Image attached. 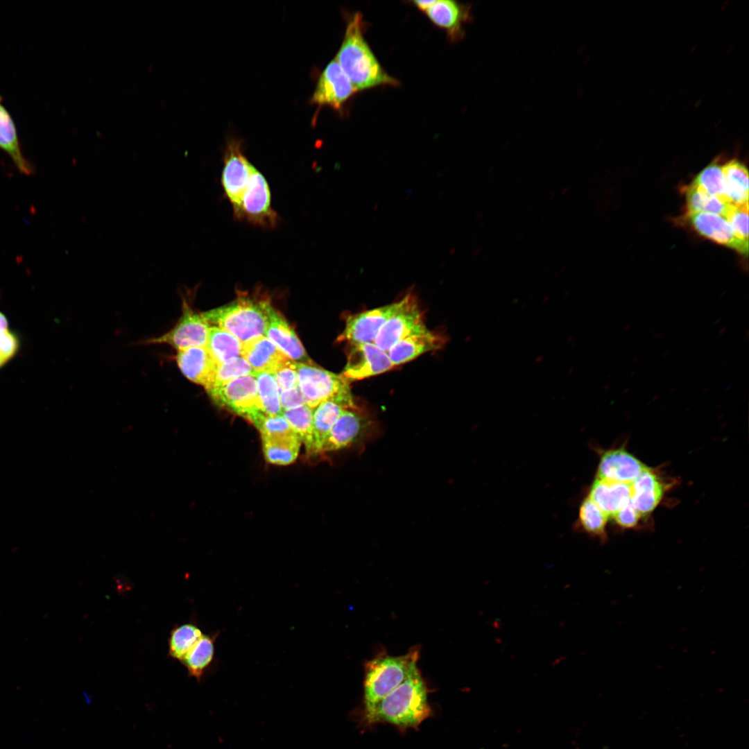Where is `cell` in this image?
<instances>
[{"label": "cell", "mask_w": 749, "mask_h": 749, "mask_svg": "<svg viewBox=\"0 0 749 749\" xmlns=\"http://www.w3.org/2000/svg\"><path fill=\"white\" fill-rule=\"evenodd\" d=\"M431 714L427 687L417 669L364 716L370 724L386 723L406 729L417 728Z\"/></svg>", "instance_id": "1"}, {"label": "cell", "mask_w": 749, "mask_h": 749, "mask_svg": "<svg viewBox=\"0 0 749 749\" xmlns=\"http://www.w3.org/2000/svg\"><path fill=\"white\" fill-rule=\"evenodd\" d=\"M335 58L356 91L398 84L397 80L382 69L365 40L362 16L359 12L348 21L343 43Z\"/></svg>", "instance_id": "2"}, {"label": "cell", "mask_w": 749, "mask_h": 749, "mask_svg": "<svg viewBox=\"0 0 749 749\" xmlns=\"http://www.w3.org/2000/svg\"><path fill=\"white\" fill-rule=\"evenodd\" d=\"M272 307L268 300L242 296L200 314L210 326L227 331L243 344L264 336Z\"/></svg>", "instance_id": "3"}, {"label": "cell", "mask_w": 749, "mask_h": 749, "mask_svg": "<svg viewBox=\"0 0 749 749\" xmlns=\"http://www.w3.org/2000/svg\"><path fill=\"white\" fill-rule=\"evenodd\" d=\"M420 649L411 648L406 654L377 655L365 664L363 681L364 714L393 691L417 668Z\"/></svg>", "instance_id": "4"}, {"label": "cell", "mask_w": 749, "mask_h": 749, "mask_svg": "<svg viewBox=\"0 0 749 749\" xmlns=\"http://www.w3.org/2000/svg\"><path fill=\"white\" fill-rule=\"evenodd\" d=\"M255 375L241 377L213 386L207 391L217 405L232 411L255 425L268 416L261 406Z\"/></svg>", "instance_id": "5"}, {"label": "cell", "mask_w": 749, "mask_h": 749, "mask_svg": "<svg viewBox=\"0 0 749 749\" xmlns=\"http://www.w3.org/2000/svg\"><path fill=\"white\" fill-rule=\"evenodd\" d=\"M255 427L260 432L264 455L268 463L287 465L296 460L302 442L283 415L266 416Z\"/></svg>", "instance_id": "6"}, {"label": "cell", "mask_w": 749, "mask_h": 749, "mask_svg": "<svg viewBox=\"0 0 749 749\" xmlns=\"http://www.w3.org/2000/svg\"><path fill=\"white\" fill-rule=\"evenodd\" d=\"M296 365L298 386L311 408L328 399L352 394L350 383L341 374L311 364L297 363Z\"/></svg>", "instance_id": "7"}, {"label": "cell", "mask_w": 749, "mask_h": 749, "mask_svg": "<svg viewBox=\"0 0 749 749\" xmlns=\"http://www.w3.org/2000/svg\"><path fill=\"white\" fill-rule=\"evenodd\" d=\"M234 216L263 227L277 225L278 216L271 206V195L268 184L257 168L239 205L233 209Z\"/></svg>", "instance_id": "8"}, {"label": "cell", "mask_w": 749, "mask_h": 749, "mask_svg": "<svg viewBox=\"0 0 749 749\" xmlns=\"http://www.w3.org/2000/svg\"><path fill=\"white\" fill-rule=\"evenodd\" d=\"M429 331L416 300L408 295L399 301L398 308L381 327L374 343L388 352L400 340L411 335Z\"/></svg>", "instance_id": "9"}, {"label": "cell", "mask_w": 749, "mask_h": 749, "mask_svg": "<svg viewBox=\"0 0 749 749\" xmlns=\"http://www.w3.org/2000/svg\"><path fill=\"white\" fill-rule=\"evenodd\" d=\"M255 169L245 156L241 141L237 139L228 140L224 153L221 184L232 209L239 205Z\"/></svg>", "instance_id": "10"}, {"label": "cell", "mask_w": 749, "mask_h": 749, "mask_svg": "<svg viewBox=\"0 0 749 749\" xmlns=\"http://www.w3.org/2000/svg\"><path fill=\"white\" fill-rule=\"evenodd\" d=\"M201 314L194 312L185 302L182 315L176 325L163 335L147 341L151 344H168L182 350L193 347H206L210 329Z\"/></svg>", "instance_id": "11"}, {"label": "cell", "mask_w": 749, "mask_h": 749, "mask_svg": "<svg viewBox=\"0 0 749 749\" xmlns=\"http://www.w3.org/2000/svg\"><path fill=\"white\" fill-rule=\"evenodd\" d=\"M394 368L388 352L374 343L350 345L347 363L341 374L348 382L368 378Z\"/></svg>", "instance_id": "12"}, {"label": "cell", "mask_w": 749, "mask_h": 749, "mask_svg": "<svg viewBox=\"0 0 749 749\" xmlns=\"http://www.w3.org/2000/svg\"><path fill=\"white\" fill-rule=\"evenodd\" d=\"M355 92L348 77L334 58L322 72L311 103L339 110Z\"/></svg>", "instance_id": "13"}, {"label": "cell", "mask_w": 749, "mask_h": 749, "mask_svg": "<svg viewBox=\"0 0 749 749\" xmlns=\"http://www.w3.org/2000/svg\"><path fill=\"white\" fill-rule=\"evenodd\" d=\"M399 305V301L349 316L341 339L350 345L374 343L381 327Z\"/></svg>", "instance_id": "14"}, {"label": "cell", "mask_w": 749, "mask_h": 749, "mask_svg": "<svg viewBox=\"0 0 749 749\" xmlns=\"http://www.w3.org/2000/svg\"><path fill=\"white\" fill-rule=\"evenodd\" d=\"M354 407L352 395L330 398L319 404L313 410L311 436L305 445L307 454H319L324 440L342 412Z\"/></svg>", "instance_id": "15"}, {"label": "cell", "mask_w": 749, "mask_h": 749, "mask_svg": "<svg viewBox=\"0 0 749 749\" xmlns=\"http://www.w3.org/2000/svg\"><path fill=\"white\" fill-rule=\"evenodd\" d=\"M686 216L700 235L748 256V246L735 236L731 225L723 216L707 212L689 213Z\"/></svg>", "instance_id": "16"}, {"label": "cell", "mask_w": 749, "mask_h": 749, "mask_svg": "<svg viewBox=\"0 0 749 749\" xmlns=\"http://www.w3.org/2000/svg\"><path fill=\"white\" fill-rule=\"evenodd\" d=\"M368 420L356 408L345 409L321 447L320 454L342 449L355 443L365 433Z\"/></svg>", "instance_id": "17"}, {"label": "cell", "mask_w": 749, "mask_h": 749, "mask_svg": "<svg viewBox=\"0 0 749 749\" xmlns=\"http://www.w3.org/2000/svg\"><path fill=\"white\" fill-rule=\"evenodd\" d=\"M176 361L181 372L191 381L209 389L214 381L218 363L206 347L179 350Z\"/></svg>", "instance_id": "18"}, {"label": "cell", "mask_w": 749, "mask_h": 749, "mask_svg": "<svg viewBox=\"0 0 749 749\" xmlns=\"http://www.w3.org/2000/svg\"><path fill=\"white\" fill-rule=\"evenodd\" d=\"M648 468L625 449H612L601 456L597 478L631 484Z\"/></svg>", "instance_id": "19"}, {"label": "cell", "mask_w": 749, "mask_h": 749, "mask_svg": "<svg viewBox=\"0 0 749 749\" xmlns=\"http://www.w3.org/2000/svg\"><path fill=\"white\" fill-rule=\"evenodd\" d=\"M264 336L272 341L291 360L296 363L311 364V359L293 329L273 307L269 313Z\"/></svg>", "instance_id": "20"}, {"label": "cell", "mask_w": 749, "mask_h": 749, "mask_svg": "<svg viewBox=\"0 0 749 749\" xmlns=\"http://www.w3.org/2000/svg\"><path fill=\"white\" fill-rule=\"evenodd\" d=\"M425 12L433 24L445 28L454 40L463 36V25L472 18L471 6L451 0L435 1Z\"/></svg>", "instance_id": "21"}, {"label": "cell", "mask_w": 749, "mask_h": 749, "mask_svg": "<svg viewBox=\"0 0 749 749\" xmlns=\"http://www.w3.org/2000/svg\"><path fill=\"white\" fill-rule=\"evenodd\" d=\"M241 356L256 372L272 374L290 359L264 336L243 343Z\"/></svg>", "instance_id": "22"}, {"label": "cell", "mask_w": 749, "mask_h": 749, "mask_svg": "<svg viewBox=\"0 0 749 749\" xmlns=\"http://www.w3.org/2000/svg\"><path fill=\"white\" fill-rule=\"evenodd\" d=\"M630 484L597 478L589 490V498L608 516L630 501Z\"/></svg>", "instance_id": "23"}, {"label": "cell", "mask_w": 749, "mask_h": 749, "mask_svg": "<svg viewBox=\"0 0 749 749\" xmlns=\"http://www.w3.org/2000/svg\"><path fill=\"white\" fill-rule=\"evenodd\" d=\"M442 339L431 331L407 336L393 345L388 354L394 367L441 347Z\"/></svg>", "instance_id": "24"}, {"label": "cell", "mask_w": 749, "mask_h": 749, "mask_svg": "<svg viewBox=\"0 0 749 749\" xmlns=\"http://www.w3.org/2000/svg\"><path fill=\"white\" fill-rule=\"evenodd\" d=\"M2 101L0 95V149L9 155L19 172L32 175L34 167L22 153L15 124Z\"/></svg>", "instance_id": "25"}, {"label": "cell", "mask_w": 749, "mask_h": 749, "mask_svg": "<svg viewBox=\"0 0 749 749\" xmlns=\"http://www.w3.org/2000/svg\"><path fill=\"white\" fill-rule=\"evenodd\" d=\"M630 487V503L641 515L653 511L663 495L662 483L649 468L644 471Z\"/></svg>", "instance_id": "26"}, {"label": "cell", "mask_w": 749, "mask_h": 749, "mask_svg": "<svg viewBox=\"0 0 749 749\" xmlns=\"http://www.w3.org/2000/svg\"><path fill=\"white\" fill-rule=\"evenodd\" d=\"M726 194L730 204L748 206V173L743 163L732 160L722 166Z\"/></svg>", "instance_id": "27"}, {"label": "cell", "mask_w": 749, "mask_h": 749, "mask_svg": "<svg viewBox=\"0 0 749 749\" xmlns=\"http://www.w3.org/2000/svg\"><path fill=\"white\" fill-rule=\"evenodd\" d=\"M217 636L218 633L203 634L181 661L189 675L195 678L198 681L201 680L213 662Z\"/></svg>", "instance_id": "28"}, {"label": "cell", "mask_w": 749, "mask_h": 749, "mask_svg": "<svg viewBox=\"0 0 749 749\" xmlns=\"http://www.w3.org/2000/svg\"><path fill=\"white\" fill-rule=\"evenodd\" d=\"M206 347L217 363L241 356L243 343L227 331L211 326Z\"/></svg>", "instance_id": "29"}, {"label": "cell", "mask_w": 749, "mask_h": 749, "mask_svg": "<svg viewBox=\"0 0 749 749\" xmlns=\"http://www.w3.org/2000/svg\"><path fill=\"white\" fill-rule=\"evenodd\" d=\"M685 194L687 214L707 212L724 218L731 205L712 196L694 182L687 187Z\"/></svg>", "instance_id": "30"}, {"label": "cell", "mask_w": 749, "mask_h": 749, "mask_svg": "<svg viewBox=\"0 0 749 749\" xmlns=\"http://www.w3.org/2000/svg\"><path fill=\"white\" fill-rule=\"evenodd\" d=\"M202 635L201 630L193 623L174 627L168 641L169 655L181 662Z\"/></svg>", "instance_id": "31"}, {"label": "cell", "mask_w": 749, "mask_h": 749, "mask_svg": "<svg viewBox=\"0 0 749 749\" xmlns=\"http://www.w3.org/2000/svg\"><path fill=\"white\" fill-rule=\"evenodd\" d=\"M257 392L261 408L268 416L282 415L279 390L272 374L256 373Z\"/></svg>", "instance_id": "32"}, {"label": "cell", "mask_w": 749, "mask_h": 749, "mask_svg": "<svg viewBox=\"0 0 749 749\" xmlns=\"http://www.w3.org/2000/svg\"><path fill=\"white\" fill-rule=\"evenodd\" d=\"M693 182L703 189L712 196L730 204L726 194L722 166L713 162L707 166L696 176Z\"/></svg>", "instance_id": "33"}, {"label": "cell", "mask_w": 749, "mask_h": 749, "mask_svg": "<svg viewBox=\"0 0 749 749\" xmlns=\"http://www.w3.org/2000/svg\"><path fill=\"white\" fill-rule=\"evenodd\" d=\"M608 517L589 497L583 501L580 507V524L587 533L594 535H604Z\"/></svg>", "instance_id": "34"}, {"label": "cell", "mask_w": 749, "mask_h": 749, "mask_svg": "<svg viewBox=\"0 0 749 749\" xmlns=\"http://www.w3.org/2000/svg\"><path fill=\"white\" fill-rule=\"evenodd\" d=\"M313 410L314 408L304 404L295 408L282 411L283 416L304 445L311 438Z\"/></svg>", "instance_id": "35"}, {"label": "cell", "mask_w": 749, "mask_h": 749, "mask_svg": "<svg viewBox=\"0 0 749 749\" xmlns=\"http://www.w3.org/2000/svg\"><path fill=\"white\" fill-rule=\"evenodd\" d=\"M256 373L248 361L243 357L239 356L225 363H218L212 387L222 385L241 377L255 375Z\"/></svg>", "instance_id": "36"}, {"label": "cell", "mask_w": 749, "mask_h": 749, "mask_svg": "<svg viewBox=\"0 0 749 749\" xmlns=\"http://www.w3.org/2000/svg\"><path fill=\"white\" fill-rule=\"evenodd\" d=\"M724 218L731 225L735 236L748 246V206L730 205Z\"/></svg>", "instance_id": "37"}, {"label": "cell", "mask_w": 749, "mask_h": 749, "mask_svg": "<svg viewBox=\"0 0 749 749\" xmlns=\"http://www.w3.org/2000/svg\"><path fill=\"white\" fill-rule=\"evenodd\" d=\"M18 346L16 335L9 329L7 318L0 311V368L15 355Z\"/></svg>", "instance_id": "38"}, {"label": "cell", "mask_w": 749, "mask_h": 749, "mask_svg": "<svg viewBox=\"0 0 749 749\" xmlns=\"http://www.w3.org/2000/svg\"><path fill=\"white\" fill-rule=\"evenodd\" d=\"M296 362L289 359L273 374L279 390H286L298 385Z\"/></svg>", "instance_id": "39"}, {"label": "cell", "mask_w": 749, "mask_h": 749, "mask_svg": "<svg viewBox=\"0 0 749 749\" xmlns=\"http://www.w3.org/2000/svg\"><path fill=\"white\" fill-rule=\"evenodd\" d=\"M279 399L282 411L306 404L305 399L298 385L291 389L280 391Z\"/></svg>", "instance_id": "40"}, {"label": "cell", "mask_w": 749, "mask_h": 749, "mask_svg": "<svg viewBox=\"0 0 749 749\" xmlns=\"http://www.w3.org/2000/svg\"><path fill=\"white\" fill-rule=\"evenodd\" d=\"M641 515L630 501L612 516L619 526L624 528H630L637 524Z\"/></svg>", "instance_id": "41"}, {"label": "cell", "mask_w": 749, "mask_h": 749, "mask_svg": "<svg viewBox=\"0 0 749 749\" xmlns=\"http://www.w3.org/2000/svg\"><path fill=\"white\" fill-rule=\"evenodd\" d=\"M435 1L436 0H431V1H429V0H427V1L415 0V1H413V2L414 3V5L415 6H417L420 10L426 11L427 10H428L434 3Z\"/></svg>", "instance_id": "42"}, {"label": "cell", "mask_w": 749, "mask_h": 749, "mask_svg": "<svg viewBox=\"0 0 749 749\" xmlns=\"http://www.w3.org/2000/svg\"><path fill=\"white\" fill-rule=\"evenodd\" d=\"M727 331L726 327H723L718 331V338L723 336Z\"/></svg>", "instance_id": "43"}, {"label": "cell", "mask_w": 749, "mask_h": 749, "mask_svg": "<svg viewBox=\"0 0 749 749\" xmlns=\"http://www.w3.org/2000/svg\"><path fill=\"white\" fill-rule=\"evenodd\" d=\"M663 335H664V334H663L662 332H658V333H656V334H655V335H654V336H653V339H660V338H662V337L663 336Z\"/></svg>", "instance_id": "44"}, {"label": "cell", "mask_w": 749, "mask_h": 749, "mask_svg": "<svg viewBox=\"0 0 749 749\" xmlns=\"http://www.w3.org/2000/svg\"><path fill=\"white\" fill-rule=\"evenodd\" d=\"M630 328H631V325L628 323L624 327L623 331L626 332H628Z\"/></svg>", "instance_id": "45"}, {"label": "cell", "mask_w": 749, "mask_h": 749, "mask_svg": "<svg viewBox=\"0 0 749 749\" xmlns=\"http://www.w3.org/2000/svg\"><path fill=\"white\" fill-rule=\"evenodd\" d=\"M669 353H670V352H669V350H668V351H666V352H664L663 353V354H662V358H663V359H665L666 357H667V356H668V355L669 354Z\"/></svg>", "instance_id": "46"}, {"label": "cell", "mask_w": 749, "mask_h": 749, "mask_svg": "<svg viewBox=\"0 0 749 749\" xmlns=\"http://www.w3.org/2000/svg\"><path fill=\"white\" fill-rule=\"evenodd\" d=\"M628 392H629V388H624V389H623V390L622 393H623V395H626V394H628Z\"/></svg>", "instance_id": "47"}, {"label": "cell", "mask_w": 749, "mask_h": 749, "mask_svg": "<svg viewBox=\"0 0 749 749\" xmlns=\"http://www.w3.org/2000/svg\"><path fill=\"white\" fill-rule=\"evenodd\" d=\"M676 390H677V388H676V387H673V388H671V389L670 390L669 393H671V394H673V393H675V392Z\"/></svg>", "instance_id": "48"}, {"label": "cell", "mask_w": 749, "mask_h": 749, "mask_svg": "<svg viewBox=\"0 0 749 749\" xmlns=\"http://www.w3.org/2000/svg\"><path fill=\"white\" fill-rule=\"evenodd\" d=\"M638 359H639V356H635V357H634V358H633V359H632V361L633 363H635V362H636L637 361H638Z\"/></svg>", "instance_id": "49"}, {"label": "cell", "mask_w": 749, "mask_h": 749, "mask_svg": "<svg viewBox=\"0 0 749 749\" xmlns=\"http://www.w3.org/2000/svg\"><path fill=\"white\" fill-rule=\"evenodd\" d=\"M748 338H749V333H748V331L747 330L746 334H745V339L748 340Z\"/></svg>", "instance_id": "50"}, {"label": "cell", "mask_w": 749, "mask_h": 749, "mask_svg": "<svg viewBox=\"0 0 749 749\" xmlns=\"http://www.w3.org/2000/svg\"><path fill=\"white\" fill-rule=\"evenodd\" d=\"M709 390V388L708 387H707V388H704V389L703 390V394H704V393H707V391H708Z\"/></svg>", "instance_id": "51"}, {"label": "cell", "mask_w": 749, "mask_h": 749, "mask_svg": "<svg viewBox=\"0 0 749 749\" xmlns=\"http://www.w3.org/2000/svg\"><path fill=\"white\" fill-rule=\"evenodd\" d=\"M726 365H728V361H725V362H723V363L721 364V367H725V366Z\"/></svg>", "instance_id": "52"}, {"label": "cell", "mask_w": 749, "mask_h": 749, "mask_svg": "<svg viewBox=\"0 0 749 749\" xmlns=\"http://www.w3.org/2000/svg\"><path fill=\"white\" fill-rule=\"evenodd\" d=\"M658 397H659V395H654V396L653 397V400H655V399H656V398H657Z\"/></svg>", "instance_id": "53"}, {"label": "cell", "mask_w": 749, "mask_h": 749, "mask_svg": "<svg viewBox=\"0 0 749 749\" xmlns=\"http://www.w3.org/2000/svg\"><path fill=\"white\" fill-rule=\"evenodd\" d=\"M711 375H712V374H711L710 373H709V374H708L707 375V377H706V379H707V378H709V377H711Z\"/></svg>", "instance_id": "54"}]
</instances>
